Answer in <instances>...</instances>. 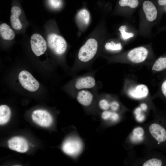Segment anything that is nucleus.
Here are the masks:
<instances>
[{
    "mask_svg": "<svg viewBox=\"0 0 166 166\" xmlns=\"http://www.w3.org/2000/svg\"><path fill=\"white\" fill-rule=\"evenodd\" d=\"M99 21L88 36L77 54L74 69L75 73L87 68L101 54L102 48L108 38L107 16L101 14Z\"/></svg>",
    "mask_w": 166,
    "mask_h": 166,
    "instance_id": "1",
    "label": "nucleus"
},
{
    "mask_svg": "<svg viewBox=\"0 0 166 166\" xmlns=\"http://www.w3.org/2000/svg\"><path fill=\"white\" fill-rule=\"evenodd\" d=\"M139 14V33L142 36H149L152 26L157 18V9L152 2L145 0L142 4V12Z\"/></svg>",
    "mask_w": 166,
    "mask_h": 166,
    "instance_id": "2",
    "label": "nucleus"
},
{
    "mask_svg": "<svg viewBox=\"0 0 166 166\" xmlns=\"http://www.w3.org/2000/svg\"><path fill=\"white\" fill-rule=\"evenodd\" d=\"M48 47L53 53L58 56H62L68 48V44L60 34L55 33L49 34L47 37Z\"/></svg>",
    "mask_w": 166,
    "mask_h": 166,
    "instance_id": "3",
    "label": "nucleus"
},
{
    "mask_svg": "<svg viewBox=\"0 0 166 166\" xmlns=\"http://www.w3.org/2000/svg\"><path fill=\"white\" fill-rule=\"evenodd\" d=\"M97 84L93 75L88 74L75 78L73 86L76 93L77 91L82 90H93L96 87Z\"/></svg>",
    "mask_w": 166,
    "mask_h": 166,
    "instance_id": "4",
    "label": "nucleus"
},
{
    "mask_svg": "<svg viewBox=\"0 0 166 166\" xmlns=\"http://www.w3.org/2000/svg\"><path fill=\"white\" fill-rule=\"evenodd\" d=\"M149 51L145 46H141L135 47L127 52L124 57L130 62L134 63H140L144 61L147 58Z\"/></svg>",
    "mask_w": 166,
    "mask_h": 166,
    "instance_id": "5",
    "label": "nucleus"
},
{
    "mask_svg": "<svg viewBox=\"0 0 166 166\" xmlns=\"http://www.w3.org/2000/svg\"><path fill=\"white\" fill-rule=\"evenodd\" d=\"M75 22L78 29L79 36L83 33L90 24L91 16L89 11L85 8L78 11L76 14Z\"/></svg>",
    "mask_w": 166,
    "mask_h": 166,
    "instance_id": "6",
    "label": "nucleus"
},
{
    "mask_svg": "<svg viewBox=\"0 0 166 166\" xmlns=\"http://www.w3.org/2000/svg\"><path fill=\"white\" fill-rule=\"evenodd\" d=\"M18 80L22 86L29 91L34 92L39 88L38 82L27 71L23 70L20 73Z\"/></svg>",
    "mask_w": 166,
    "mask_h": 166,
    "instance_id": "7",
    "label": "nucleus"
},
{
    "mask_svg": "<svg viewBox=\"0 0 166 166\" xmlns=\"http://www.w3.org/2000/svg\"><path fill=\"white\" fill-rule=\"evenodd\" d=\"M31 117L35 123L42 127L50 126L53 121V117L50 113L43 109L35 110L32 113Z\"/></svg>",
    "mask_w": 166,
    "mask_h": 166,
    "instance_id": "8",
    "label": "nucleus"
},
{
    "mask_svg": "<svg viewBox=\"0 0 166 166\" xmlns=\"http://www.w3.org/2000/svg\"><path fill=\"white\" fill-rule=\"evenodd\" d=\"M30 45L33 52L38 56L43 54L47 49L46 41L42 36L37 33L34 34L32 35Z\"/></svg>",
    "mask_w": 166,
    "mask_h": 166,
    "instance_id": "9",
    "label": "nucleus"
},
{
    "mask_svg": "<svg viewBox=\"0 0 166 166\" xmlns=\"http://www.w3.org/2000/svg\"><path fill=\"white\" fill-rule=\"evenodd\" d=\"M82 145L80 141L75 138L68 139L63 144L62 150L66 154L71 156H75L81 151Z\"/></svg>",
    "mask_w": 166,
    "mask_h": 166,
    "instance_id": "10",
    "label": "nucleus"
},
{
    "mask_svg": "<svg viewBox=\"0 0 166 166\" xmlns=\"http://www.w3.org/2000/svg\"><path fill=\"white\" fill-rule=\"evenodd\" d=\"M9 148L11 150L20 153L27 152L29 145L25 138L20 136H14L10 138L8 141Z\"/></svg>",
    "mask_w": 166,
    "mask_h": 166,
    "instance_id": "11",
    "label": "nucleus"
},
{
    "mask_svg": "<svg viewBox=\"0 0 166 166\" xmlns=\"http://www.w3.org/2000/svg\"><path fill=\"white\" fill-rule=\"evenodd\" d=\"M149 130L152 136L157 141L158 145L166 142V129L162 125L153 123L149 126Z\"/></svg>",
    "mask_w": 166,
    "mask_h": 166,
    "instance_id": "12",
    "label": "nucleus"
},
{
    "mask_svg": "<svg viewBox=\"0 0 166 166\" xmlns=\"http://www.w3.org/2000/svg\"><path fill=\"white\" fill-rule=\"evenodd\" d=\"M107 39L103 45L101 54L103 52L116 53L122 50L123 48L122 42L118 38L117 39Z\"/></svg>",
    "mask_w": 166,
    "mask_h": 166,
    "instance_id": "13",
    "label": "nucleus"
},
{
    "mask_svg": "<svg viewBox=\"0 0 166 166\" xmlns=\"http://www.w3.org/2000/svg\"><path fill=\"white\" fill-rule=\"evenodd\" d=\"M93 90L84 89L77 91L76 97L77 102L82 106L87 107L91 105L94 98Z\"/></svg>",
    "mask_w": 166,
    "mask_h": 166,
    "instance_id": "14",
    "label": "nucleus"
},
{
    "mask_svg": "<svg viewBox=\"0 0 166 166\" xmlns=\"http://www.w3.org/2000/svg\"><path fill=\"white\" fill-rule=\"evenodd\" d=\"M149 90L147 86L144 84H140L130 89L128 92V95L135 99H141L148 95Z\"/></svg>",
    "mask_w": 166,
    "mask_h": 166,
    "instance_id": "15",
    "label": "nucleus"
},
{
    "mask_svg": "<svg viewBox=\"0 0 166 166\" xmlns=\"http://www.w3.org/2000/svg\"><path fill=\"white\" fill-rule=\"evenodd\" d=\"M119 38H118L122 42L127 41L131 39L134 38L136 36V33L129 28L126 24H123L119 27Z\"/></svg>",
    "mask_w": 166,
    "mask_h": 166,
    "instance_id": "16",
    "label": "nucleus"
},
{
    "mask_svg": "<svg viewBox=\"0 0 166 166\" xmlns=\"http://www.w3.org/2000/svg\"><path fill=\"white\" fill-rule=\"evenodd\" d=\"M0 34L4 39L10 40L14 39L15 34L13 30L7 24L3 23L0 25Z\"/></svg>",
    "mask_w": 166,
    "mask_h": 166,
    "instance_id": "17",
    "label": "nucleus"
},
{
    "mask_svg": "<svg viewBox=\"0 0 166 166\" xmlns=\"http://www.w3.org/2000/svg\"><path fill=\"white\" fill-rule=\"evenodd\" d=\"M10 108L6 105L0 106V124L2 125L6 123L9 121L11 115Z\"/></svg>",
    "mask_w": 166,
    "mask_h": 166,
    "instance_id": "18",
    "label": "nucleus"
},
{
    "mask_svg": "<svg viewBox=\"0 0 166 166\" xmlns=\"http://www.w3.org/2000/svg\"><path fill=\"white\" fill-rule=\"evenodd\" d=\"M166 69V56H162L158 58L153 64L152 67V70L160 72Z\"/></svg>",
    "mask_w": 166,
    "mask_h": 166,
    "instance_id": "19",
    "label": "nucleus"
},
{
    "mask_svg": "<svg viewBox=\"0 0 166 166\" xmlns=\"http://www.w3.org/2000/svg\"><path fill=\"white\" fill-rule=\"evenodd\" d=\"M118 4L121 7L133 9L138 6L139 2L138 0H119Z\"/></svg>",
    "mask_w": 166,
    "mask_h": 166,
    "instance_id": "20",
    "label": "nucleus"
},
{
    "mask_svg": "<svg viewBox=\"0 0 166 166\" xmlns=\"http://www.w3.org/2000/svg\"><path fill=\"white\" fill-rule=\"evenodd\" d=\"M19 16L11 14L10 21L13 28L16 30H20L22 27V25L18 17Z\"/></svg>",
    "mask_w": 166,
    "mask_h": 166,
    "instance_id": "21",
    "label": "nucleus"
},
{
    "mask_svg": "<svg viewBox=\"0 0 166 166\" xmlns=\"http://www.w3.org/2000/svg\"><path fill=\"white\" fill-rule=\"evenodd\" d=\"M163 164L162 160L157 158H152L147 160L143 164V166H161Z\"/></svg>",
    "mask_w": 166,
    "mask_h": 166,
    "instance_id": "22",
    "label": "nucleus"
},
{
    "mask_svg": "<svg viewBox=\"0 0 166 166\" xmlns=\"http://www.w3.org/2000/svg\"><path fill=\"white\" fill-rule=\"evenodd\" d=\"M98 105L99 109L103 111L108 110L110 108V103L105 98L100 99Z\"/></svg>",
    "mask_w": 166,
    "mask_h": 166,
    "instance_id": "23",
    "label": "nucleus"
},
{
    "mask_svg": "<svg viewBox=\"0 0 166 166\" xmlns=\"http://www.w3.org/2000/svg\"><path fill=\"white\" fill-rule=\"evenodd\" d=\"M51 6L55 9H60L62 6L61 0H49Z\"/></svg>",
    "mask_w": 166,
    "mask_h": 166,
    "instance_id": "24",
    "label": "nucleus"
},
{
    "mask_svg": "<svg viewBox=\"0 0 166 166\" xmlns=\"http://www.w3.org/2000/svg\"><path fill=\"white\" fill-rule=\"evenodd\" d=\"M160 91L162 96L166 99V77L164 78L161 83Z\"/></svg>",
    "mask_w": 166,
    "mask_h": 166,
    "instance_id": "25",
    "label": "nucleus"
},
{
    "mask_svg": "<svg viewBox=\"0 0 166 166\" xmlns=\"http://www.w3.org/2000/svg\"><path fill=\"white\" fill-rule=\"evenodd\" d=\"M144 134V130L141 127H137L135 128L132 132V135L137 137H141Z\"/></svg>",
    "mask_w": 166,
    "mask_h": 166,
    "instance_id": "26",
    "label": "nucleus"
},
{
    "mask_svg": "<svg viewBox=\"0 0 166 166\" xmlns=\"http://www.w3.org/2000/svg\"><path fill=\"white\" fill-rule=\"evenodd\" d=\"M11 13L12 14L19 16L21 14L22 10L19 7L14 6L11 9Z\"/></svg>",
    "mask_w": 166,
    "mask_h": 166,
    "instance_id": "27",
    "label": "nucleus"
},
{
    "mask_svg": "<svg viewBox=\"0 0 166 166\" xmlns=\"http://www.w3.org/2000/svg\"><path fill=\"white\" fill-rule=\"evenodd\" d=\"M119 107V103L116 101H113L110 103V108L113 111L117 110Z\"/></svg>",
    "mask_w": 166,
    "mask_h": 166,
    "instance_id": "28",
    "label": "nucleus"
},
{
    "mask_svg": "<svg viewBox=\"0 0 166 166\" xmlns=\"http://www.w3.org/2000/svg\"><path fill=\"white\" fill-rule=\"evenodd\" d=\"M119 117V115L117 113L111 111L109 119L110 120L112 121H117Z\"/></svg>",
    "mask_w": 166,
    "mask_h": 166,
    "instance_id": "29",
    "label": "nucleus"
},
{
    "mask_svg": "<svg viewBox=\"0 0 166 166\" xmlns=\"http://www.w3.org/2000/svg\"><path fill=\"white\" fill-rule=\"evenodd\" d=\"M136 116V119L139 122L142 121L145 119L144 115L142 114L141 113Z\"/></svg>",
    "mask_w": 166,
    "mask_h": 166,
    "instance_id": "30",
    "label": "nucleus"
},
{
    "mask_svg": "<svg viewBox=\"0 0 166 166\" xmlns=\"http://www.w3.org/2000/svg\"><path fill=\"white\" fill-rule=\"evenodd\" d=\"M143 137H137L134 136L132 135L131 137V139L132 141L134 142H140L143 140Z\"/></svg>",
    "mask_w": 166,
    "mask_h": 166,
    "instance_id": "31",
    "label": "nucleus"
},
{
    "mask_svg": "<svg viewBox=\"0 0 166 166\" xmlns=\"http://www.w3.org/2000/svg\"><path fill=\"white\" fill-rule=\"evenodd\" d=\"M158 5L160 6H163L166 5V0H158Z\"/></svg>",
    "mask_w": 166,
    "mask_h": 166,
    "instance_id": "32",
    "label": "nucleus"
},
{
    "mask_svg": "<svg viewBox=\"0 0 166 166\" xmlns=\"http://www.w3.org/2000/svg\"><path fill=\"white\" fill-rule=\"evenodd\" d=\"M142 109L140 108H136L134 111V113L136 115L139 114L141 113Z\"/></svg>",
    "mask_w": 166,
    "mask_h": 166,
    "instance_id": "33",
    "label": "nucleus"
},
{
    "mask_svg": "<svg viewBox=\"0 0 166 166\" xmlns=\"http://www.w3.org/2000/svg\"><path fill=\"white\" fill-rule=\"evenodd\" d=\"M140 107L142 110L144 111L146 109L147 106L145 104L142 103L140 105Z\"/></svg>",
    "mask_w": 166,
    "mask_h": 166,
    "instance_id": "34",
    "label": "nucleus"
}]
</instances>
